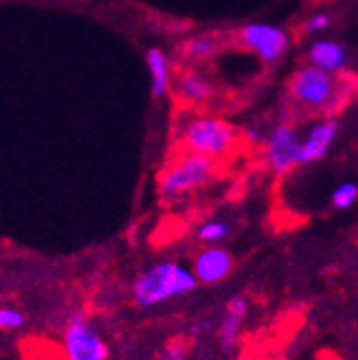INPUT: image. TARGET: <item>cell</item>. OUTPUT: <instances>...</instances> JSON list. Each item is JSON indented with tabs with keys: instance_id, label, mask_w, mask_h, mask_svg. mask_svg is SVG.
Listing matches in <instances>:
<instances>
[{
	"instance_id": "cell-14",
	"label": "cell",
	"mask_w": 358,
	"mask_h": 360,
	"mask_svg": "<svg viewBox=\"0 0 358 360\" xmlns=\"http://www.w3.org/2000/svg\"><path fill=\"white\" fill-rule=\"evenodd\" d=\"M218 49H220V40L216 35H196V38L183 44V56L189 62H203L216 56Z\"/></svg>"
},
{
	"instance_id": "cell-15",
	"label": "cell",
	"mask_w": 358,
	"mask_h": 360,
	"mask_svg": "<svg viewBox=\"0 0 358 360\" xmlns=\"http://www.w3.org/2000/svg\"><path fill=\"white\" fill-rule=\"evenodd\" d=\"M229 224L222 220H211L207 224H203L198 229V240L207 242V244H218L220 240H224L229 236Z\"/></svg>"
},
{
	"instance_id": "cell-1",
	"label": "cell",
	"mask_w": 358,
	"mask_h": 360,
	"mask_svg": "<svg viewBox=\"0 0 358 360\" xmlns=\"http://www.w3.org/2000/svg\"><path fill=\"white\" fill-rule=\"evenodd\" d=\"M196 283L198 279H196L193 270H187L174 262H163L148 268L134 279L132 297L143 308H152V305L191 292Z\"/></svg>"
},
{
	"instance_id": "cell-7",
	"label": "cell",
	"mask_w": 358,
	"mask_h": 360,
	"mask_svg": "<svg viewBox=\"0 0 358 360\" xmlns=\"http://www.w3.org/2000/svg\"><path fill=\"white\" fill-rule=\"evenodd\" d=\"M64 354L66 360H106L108 345L91 323L82 314H75L64 332Z\"/></svg>"
},
{
	"instance_id": "cell-17",
	"label": "cell",
	"mask_w": 358,
	"mask_h": 360,
	"mask_svg": "<svg viewBox=\"0 0 358 360\" xmlns=\"http://www.w3.org/2000/svg\"><path fill=\"white\" fill-rule=\"evenodd\" d=\"M25 326V314L13 308H0V328L3 330H18Z\"/></svg>"
},
{
	"instance_id": "cell-10",
	"label": "cell",
	"mask_w": 358,
	"mask_h": 360,
	"mask_svg": "<svg viewBox=\"0 0 358 360\" xmlns=\"http://www.w3.org/2000/svg\"><path fill=\"white\" fill-rule=\"evenodd\" d=\"M308 64L321 68V70H328V73L336 75L341 73V70H345L347 66V49L343 44H338L336 40H314L310 46H308Z\"/></svg>"
},
{
	"instance_id": "cell-13",
	"label": "cell",
	"mask_w": 358,
	"mask_h": 360,
	"mask_svg": "<svg viewBox=\"0 0 358 360\" xmlns=\"http://www.w3.org/2000/svg\"><path fill=\"white\" fill-rule=\"evenodd\" d=\"M146 64L152 79V95L165 97L172 88V62L160 49H150L146 56Z\"/></svg>"
},
{
	"instance_id": "cell-6",
	"label": "cell",
	"mask_w": 358,
	"mask_h": 360,
	"mask_svg": "<svg viewBox=\"0 0 358 360\" xmlns=\"http://www.w3.org/2000/svg\"><path fill=\"white\" fill-rule=\"evenodd\" d=\"M240 42L264 64H277L290 46V35L277 25L250 22L242 27Z\"/></svg>"
},
{
	"instance_id": "cell-9",
	"label": "cell",
	"mask_w": 358,
	"mask_h": 360,
	"mask_svg": "<svg viewBox=\"0 0 358 360\" xmlns=\"http://www.w3.org/2000/svg\"><path fill=\"white\" fill-rule=\"evenodd\" d=\"M234 270V257L220 246H209L193 262V275L200 283H218Z\"/></svg>"
},
{
	"instance_id": "cell-3",
	"label": "cell",
	"mask_w": 358,
	"mask_h": 360,
	"mask_svg": "<svg viewBox=\"0 0 358 360\" xmlns=\"http://www.w3.org/2000/svg\"><path fill=\"white\" fill-rule=\"evenodd\" d=\"M288 93L293 101L301 105L303 110L326 112L336 103L341 90H338V79L332 73L308 64L295 70L288 84Z\"/></svg>"
},
{
	"instance_id": "cell-16",
	"label": "cell",
	"mask_w": 358,
	"mask_h": 360,
	"mask_svg": "<svg viewBox=\"0 0 358 360\" xmlns=\"http://www.w3.org/2000/svg\"><path fill=\"white\" fill-rule=\"evenodd\" d=\"M358 198V185L354 183H343L338 185L332 193V205L336 209H350Z\"/></svg>"
},
{
	"instance_id": "cell-4",
	"label": "cell",
	"mask_w": 358,
	"mask_h": 360,
	"mask_svg": "<svg viewBox=\"0 0 358 360\" xmlns=\"http://www.w3.org/2000/svg\"><path fill=\"white\" fill-rule=\"evenodd\" d=\"M216 160L218 158H211L205 154L185 152L181 158L174 160V163L160 174V180H158L160 193L165 198H176L187 191L205 187L207 183H211V180L216 178V172H218Z\"/></svg>"
},
{
	"instance_id": "cell-18",
	"label": "cell",
	"mask_w": 358,
	"mask_h": 360,
	"mask_svg": "<svg viewBox=\"0 0 358 360\" xmlns=\"http://www.w3.org/2000/svg\"><path fill=\"white\" fill-rule=\"evenodd\" d=\"M330 27V15L328 13H314L310 15L306 25H303V31L308 35H317V33H324Z\"/></svg>"
},
{
	"instance_id": "cell-5",
	"label": "cell",
	"mask_w": 358,
	"mask_h": 360,
	"mask_svg": "<svg viewBox=\"0 0 358 360\" xmlns=\"http://www.w3.org/2000/svg\"><path fill=\"white\" fill-rule=\"evenodd\" d=\"M301 148L303 134L290 123H279L264 139L266 163L275 174H288L301 165Z\"/></svg>"
},
{
	"instance_id": "cell-12",
	"label": "cell",
	"mask_w": 358,
	"mask_h": 360,
	"mask_svg": "<svg viewBox=\"0 0 358 360\" xmlns=\"http://www.w3.org/2000/svg\"><path fill=\"white\" fill-rule=\"evenodd\" d=\"M213 88L198 68H187L178 77V97L189 105H203L211 99Z\"/></svg>"
},
{
	"instance_id": "cell-20",
	"label": "cell",
	"mask_w": 358,
	"mask_h": 360,
	"mask_svg": "<svg viewBox=\"0 0 358 360\" xmlns=\"http://www.w3.org/2000/svg\"><path fill=\"white\" fill-rule=\"evenodd\" d=\"M246 136H248V141H255V143H264V139H266V136H262V134H260L257 130H253V128H248V130H246Z\"/></svg>"
},
{
	"instance_id": "cell-2",
	"label": "cell",
	"mask_w": 358,
	"mask_h": 360,
	"mask_svg": "<svg viewBox=\"0 0 358 360\" xmlns=\"http://www.w3.org/2000/svg\"><path fill=\"white\" fill-rule=\"evenodd\" d=\"M238 141V130L226 119L200 115L183 125L181 146L185 152L205 154L211 158H220L234 150Z\"/></svg>"
},
{
	"instance_id": "cell-19",
	"label": "cell",
	"mask_w": 358,
	"mask_h": 360,
	"mask_svg": "<svg viewBox=\"0 0 358 360\" xmlns=\"http://www.w3.org/2000/svg\"><path fill=\"white\" fill-rule=\"evenodd\" d=\"M185 358H187V352H185V345L181 343H170L158 356V360H185Z\"/></svg>"
},
{
	"instance_id": "cell-8",
	"label": "cell",
	"mask_w": 358,
	"mask_h": 360,
	"mask_svg": "<svg viewBox=\"0 0 358 360\" xmlns=\"http://www.w3.org/2000/svg\"><path fill=\"white\" fill-rule=\"evenodd\" d=\"M338 134V121L328 117L317 121L312 128L303 134V148H301V165L317 163V160L326 158L330 148L334 146Z\"/></svg>"
},
{
	"instance_id": "cell-11",
	"label": "cell",
	"mask_w": 358,
	"mask_h": 360,
	"mask_svg": "<svg viewBox=\"0 0 358 360\" xmlns=\"http://www.w3.org/2000/svg\"><path fill=\"white\" fill-rule=\"evenodd\" d=\"M246 314H248V303L244 297H234L226 303V310H224V316L220 321V330H218V338L224 349L236 345Z\"/></svg>"
}]
</instances>
